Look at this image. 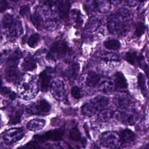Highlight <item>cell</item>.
Returning a JSON list of instances; mask_svg holds the SVG:
<instances>
[{"label": "cell", "instance_id": "obj_5", "mask_svg": "<svg viewBox=\"0 0 149 149\" xmlns=\"http://www.w3.org/2000/svg\"><path fill=\"white\" fill-rule=\"evenodd\" d=\"M65 133V129L63 127L49 131L42 134L36 135L34 137V139L39 143H42L48 140L57 141L62 139Z\"/></svg>", "mask_w": 149, "mask_h": 149}, {"label": "cell", "instance_id": "obj_30", "mask_svg": "<svg viewBox=\"0 0 149 149\" xmlns=\"http://www.w3.org/2000/svg\"><path fill=\"white\" fill-rule=\"evenodd\" d=\"M40 40V35L37 33H35L31 35L29 38L28 44L32 48H35L39 46Z\"/></svg>", "mask_w": 149, "mask_h": 149}, {"label": "cell", "instance_id": "obj_41", "mask_svg": "<svg viewBox=\"0 0 149 149\" xmlns=\"http://www.w3.org/2000/svg\"><path fill=\"white\" fill-rule=\"evenodd\" d=\"M8 4L6 1H5L1 0V12L3 13L4 11L6 10L8 8Z\"/></svg>", "mask_w": 149, "mask_h": 149}, {"label": "cell", "instance_id": "obj_12", "mask_svg": "<svg viewBox=\"0 0 149 149\" xmlns=\"http://www.w3.org/2000/svg\"><path fill=\"white\" fill-rule=\"evenodd\" d=\"M88 103L92 110L95 113L97 111H101L105 109L109 104V99L105 97L99 95L91 99Z\"/></svg>", "mask_w": 149, "mask_h": 149}, {"label": "cell", "instance_id": "obj_42", "mask_svg": "<svg viewBox=\"0 0 149 149\" xmlns=\"http://www.w3.org/2000/svg\"><path fill=\"white\" fill-rule=\"evenodd\" d=\"M125 2H127V5L130 7H133L136 6L138 4L139 1H125Z\"/></svg>", "mask_w": 149, "mask_h": 149}, {"label": "cell", "instance_id": "obj_22", "mask_svg": "<svg viewBox=\"0 0 149 149\" xmlns=\"http://www.w3.org/2000/svg\"><path fill=\"white\" fill-rule=\"evenodd\" d=\"M37 67L35 60L31 57H26L23 59L20 64L21 69L23 71H32Z\"/></svg>", "mask_w": 149, "mask_h": 149}, {"label": "cell", "instance_id": "obj_4", "mask_svg": "<svg viewBox=\"0 0 149 149\" xmlns=\"http://www.w3.org/2000/svg\"><path fill=\"white\" fill-rule=\"evenodd\" d=\"M51 108V105L48 102L42 99L28 105L26 111L32 115L45 116L49 113Z\"/></svg>", "mask_w": 149, "mask_h": 149}, {"label": "cell", "instance_id": "obj_14", "mask_svg": "<svg viewBox=\"0 0 149 149\" xmlns=\"http://www.w3.org/2000/svg\"><path fill=\"white\" fill-rule=\"evenodd\" d=\"M115 105L120 109H126L129 107L131 102L130 97L125 92H121L118 93L114 98Z\"/></svg>", "mask_w": 149, "mask_h": 149}, {"label": "cell", "instance_id": "obj_1", "mask_svg": "<svg viewBox=\"0 0 149 149\" xmlns=\"http://www.w3.org/2000/svg\"><path fill=\"white\" fill-rule=\"evenodd\" d=\"M131 13L126 8H120L108 18L107 27L112 34L125 36L130 30Z\"/></svg>", "mask_w": 149, "mask_h": 149}, {"label": "cell", "instance_id": "obj_29", "mask_svg": "<svg viewBox=\"0 0 149 149\" xmlns=\"http://www.w3.org/2000/svg\"><path fill=\"white\" fill-rule=\"evenodd\" d=\"M138 84L142 94L144 96H146L147 95V89L146 83V78L144 75L142 73H139L138 76Z\"/></svg>", "mask_w": 149, "mask_h": 149}, {"label": "cell", "instance_id": "obj_37", "mask_svg": "<svg viewBox=\"0 0 149 149\" xmlns=\"http://www.w3.org/2000/svg\"><path fill=\"white\" fill-rule=\"evenodd\" d=\"M39 143H40L38 141L33 139L24 145L21 146L18 149H40V145Z\"/></svg>", "mask_w": 149, "mask_h": 149}, {"label": "cell", "instance_id": "obj_25", "mask_svg": "<svg viewBox=\"0 0 149 149\" xmlns=\"http://www.w3.org/2000/svg\"><path fill=\"white\" fill-rule=\"evenodd\" d=\"M97 11L102 13H108L111 9V4L109 1H95Z\"/></svg>", "mask_w": 149, "mask_h": 149}, {"label": "cell", "instance_id": "obj_31", "mask_svg": "<svg viewBox=\"0 0 149 149\" xmlns=\"http://www.w3.org/2000/svg\"><path fill=\"white\" fill-rule=\"evenodd\" d=\"M137 62L139 68L143 70L146 77L149 79V66L142 55H139L138 56Z\"/></svg>", "mask_w": 149, "mask_h": 149}, {"label": "cell", "instance_id": "obj_16", "mask_svg": "<svg viewBox=\"0 0 149 149\" xmlns=\"http://www.w3.org/2000/svg\"><path fill=\"white\" fill-rule=\"evenodd\" d=\"M20 72L17 67H8L4 73L5 79L8 82H16L19 77Z\"/></svg>", "mask_w": 149, "mask_h": 149}, {"label": "cell", "instance_id": "obj_36", "mask_svg": "<svg viewBox=\"0 0 149 149\" xmlns=\"http://www.w3.org/2000/svg\"><path fill=\"white\" fill-rule=\"evenodd\" d=\"M146 30V26L142 22H138L136 24L135 35L136 37H140L144 34Z\"/></svg>", "mask_w": 149, "mask_h": 149}, {"label": "cell", "instance_id": "obj_34", "mask_svg": "<svg viewBox=\"0 0 149 149\" xmlns=\"http://www.w3.org/2000/svg\"><path fill=\"white\" fill-rule=\"evenodd\" d=\"M1 95L10 100H13L16 98V94L7 87L1 88Z\"/></svg>", "mask_w": 149, "mask_h": 149}, {"label": "cell", "instance_id": "obj_19", "mask_svg": "<svg viewBox=\"0 0 149 149\" xmlns=\"http://www.w3.org/2000/svg\"><path fill=\"white\" fill-rule=\"evenodd\" d=\"M45 119L35 118L30 120L27 124V128L29 130L33 132L38 131L43 129L46 125Z\"/></svg>", "mask_w": 149, "mask_h": 149}, {"label": "cell", "instance_id": "obj_2", "mask_svg": "<svg viewBox=\"0 0 149 149\" xmlns=\"http://www.w3.org/2000/svg\"><path fill=\"white\" fill-rule=\"evenodd\" d=\"M39 89V84L34 76L26 74L20 78L17 91L22 99L25 100L33 99L37 95Z\"/></svg>", "mask_w": 149, "mask_h": 149}, {"label": "cell", "instance_id": "obj_26", "mask_svg": "<svg viewBox=\"0 0 149 149\" xmlns=\"http://www.w3.org/2000/svg\"><path fill=\"white\" fill-rule=\"evenodd\" d=\"M23 113V109L21 107L15 109L12 113L10 118V123L12 125H15L18 123L21 119V117Z\"/></svg>", "mask_w": 149, "mask_h": 149}, {"label": "cell", "instance_id": "obj_18", "mask_svg": "<svg viewBox=\"0 0 149 149\" xmlns=\"http://www.w3.org/2000/svg\"><path fill=\"white\" fill-rule=\"evenodd\" d=\"M84 77V82L86 86L90 88H95L99 83L101 77L95 72L91 71L89 72L86 76Z\"/></svg>", "mask_w": 149, "mask_h": 149}, {"label": "cell", "instance_id": "obj_21", "mask_svg": "<svg viewBox=\"0 0 149 149\" xmlns=\"http://www.w3.org/2000/svg\"><path fill=\"white\" fill-rule=\"evenodd\" d=\"M101 25V20L98 17L93 16L90 18L86 24L85 30L88 33H92L96 31Z\"/></svg>", "mask_w": 149, "mask_h": 149}, {"label": "cell", "instance_id": "obj_28", "mask_svg": "<svg viewBox=\"0 0 149 149\" xmlns=\"http://www.w3.org/2000/svg\"><path fill=\"white\" fill-rule=\"evenodd\" d=\"M114 112L109 109H104L100 111L97 118L98 120L102 122H106L113 118Z\"/></svg>", "mask_w": 149, "mask_h": 149}, {"label": "cell", "instance_id": "obj_40", "mask_svg": "<svg viewBox=\"0 0 149 149\" xmlns=\"http://www.w3.org/2000/svg\"><path fill=\"white\" fill-rule=\"evenodd\" d=\"M29 12H30V8L28 6H23L21 7L19 10V13L22 16H26L29 14Z\"/></svg>", "mask_w": 149, "mask_h": 149}, {"label": "cell", "instance_id": "obj_35", "mask_svg": "<svg viewBox=\"0 0 149 149\" xmlns=\"http://www.w3.org/2000/svg\"><path fill=\"white\" fill-rule=\"evenodd\" d=\"M71 15L75 22L79 26H82L84 22L83 18L81 13L78 10H73L71 11Z\"/></svg>", "mask_w": 149, "mask_h": 149}, {"label": "cell", "instance_id": "obj_27", "mask_svg": "<svg viewBox=\"0 0 149 149\" xmlns=\"http://www.w3.org/2000/svg\"><path fill=\"white\" fill-rule=\"evenodd\" d=\"M104 46L109 50H118L121 47V43L118 40L116 39H110L105 41L104 42Z\"/></svg>", "mask_w": 149, "mask_h": 149}, {"label": "cell", "instance_id": "obj_9", "mask_svg": "<svg viewBox=\"0 0 149 149\" xmlns=\"http://www.w3.org/2000/svg\"><path fill=\"white\" fill-rule=\"evenodd\" d=\"M120 136L115 132L108 131L102 134L100 138L101 144L107 148H115L120 142Z\"/></svg>", "mask_w": 149, "mask_h": 149}, {"label": "cell", "instance_id": "obj_11", "mask_svg": "<svg viewBox=\"0 0 149 149\" xmlns=\"http://www.w3.org/2000/svg\"><path fill=\"white\" fill-rule=\"evenodd\" d=\"M45 4L50 7L54 6H56L61 18H66L68 17L70 8V3L68 1H45Z\"/></svg>", "mask_w": 149, "mask_h": 149}, {"label": "cell", "instance_id": "obj_44", "mask_svg": "<svg viewBox=\"0 0 149 149\" xmlns=\"http://www.w3.org/2000/svg\"><path fill=\"white\" fill-rule=\"evenodd\" d=\"M109 1L111 4L115 5H118V4H120L122 2V1Z\"/></svg>", "mask_w": 149, "mask_h": 149}, {"label": "cell", "instance_id": "obj_3", "mask_svg": "<svg viewBox=\"0 0 149 149\" xmlns=\"http://www.w3.org/2000/svg\"><path fill=\"white\" fill-rule=\"evenodd\" d=\"M2 25L3 29L11 40L18 38L23 33L21 21L11 14H6L4 15Z\"/></svg>", "mask_w": 149, "mask_h": 149}, {"label": "cell", "instance_id": "obj_8", "mask_svg": "<svg viewBox=\"0 0 149 149\" xmlns=\"http://www.w3.org/2000/svg\"><path fill=\"white\" fill-rule=\"evenodd\" d=\"M25 134V131L22 128H11L3 132V139L7 144H13L21 140Z\"/></svg>", "mask_w": 149, "mask_h": 149}, {"label": "cell", "instance_id": "obj_24", "mask_svg": "<svg viewBox=\"0 0 149 149\" xmlns=\"http://www.w3.org/2000/svg\"><path fill=\"white\" fill-rule=\"evenodd\" d=\"M21 57V53L19 50H16L7 59L8 67H17Z\"/></svg>", "mask_w": 149, "mask_h": 149}, {"label": "cell", "instance_id": "obj_10", "mask_svg": "<svg viewBox=\"0 0 149 149\" xmlns=\"http://www.w3.org/2000/svg\"><path fill=\"white\" fill-rule=\"evenodd\" d=\"M68 50V48L67 44L63 41H58L55 42L50 50V54L56 59H61L64 57L67 54Z\"/></svg>", "mask_w": 149, "mask_h": 149}, {"label": "cell", "instance_id": "obj_32", "mask_svg": "<svg viewBox=\"0 0 149 149\" xmlns=\"http://www.w3.org/2000/svg\"><path fill=\"white\" fill-rule=\"evenodd\" d=\"M79 70V65L77 63H73L68 67L65 72V74L68 78H73L77 75Z\"/></svg>", "mask_w": 149, "mask_h": 149}, {"label": "cell", "instance_id": "obj_7", "mask_svg": "<svg viewBox=\"0 0 149 149\" xmlns=\"http://www.w3.org/2000/svg\"><path fill=\"white\" fill-rule=\"evenodd\" d=\"M121 61L120 56L113 52H105L101 57L100 67L102 69H112L119 65Z\"/></svg>", "mask_w": 149, "mask_h": 149}, {"label": "cell", "instance_id": "obj_15", "mask_svg": "<svg viewBox=\"0 0 149 149\" xmlns=\"http://www.w3.org/2000/svg\"><path fill=\"white\" fill-rule=\"evenodd\" d=\"M139 119L138 114L132 110H126L121 112L120 120L124 124L131 125L135 124Z\"/></svg>", "mask_w": 149, "mask_h": 149}, {"label": "cell", "instance_id": "obj_33", "mask_svg": "<svg viewBox=\"0 0 149 149\" xmlns=\"http://www.w3.org/2000/svg\"><path fill=\"white\" fill-rule=\"evenodd\" d=\"M138 56L135 51H129L125 54V59L130 64L134 65L137 62Z\"/></svg>", "mask_w": 149, "mask_h": 149}, {"label": "cell", "instance_id": "obj_13", "mask_svg": "<svg viewBox=\"0 0 149 149\" xmlns=\"http://www.w3.org/2000/svg\"><path fill=\"white\" fill-rule=\"evenodd\" d=\"M120 136V143L124 148H130L135 143L136 136L135 134L130 130H124L121 132Z\"/></svg>", "mask_w": 149, "mask_h": 149}, {"label": "cell", "instance_id": "obj_43", "mask_svg": "<svg viewBox=\"0 0 149 149\" xmlns=\"http://www.w3.org/2000/svg\"><path fill=\"white\" fill-rule=\"evenodd\" d=\"M49 149H64L61 146L58 144H53L49 147Z\"/></svg>", "mask_w": 149, "mask_h": 149}, {"label": "cell", "instance_id": "obj_38", "mask_svg": "<svg viewBox=\"0 0 149 149\" xmlns=\"http://www.w3.org/2000/svg\"><path fill=\"white\" fill-rule=\"evenodd\" d=\"M70 137L73 141H77L81 140V134L78 128L74 127L70 130Z\"/></svg>", "mask_w": 149, "mask_h": 149}, {"label": "cell", "instance_id": "obj_6", "mask_svg": "<svg viewBox=\"0 0 149 149\" xmlns=\"http://www.w3.org/2000/svg\"><path fill=\"white\" fill-rule=\"evenodd\" d=\"M50 90L53 97L58 101H63L66 97L64 83L59 78L54 79L50 84Z\"/></svg>", "mask_w": 149, "mask_h": 149}, {"label": "cell", "instance_id": "obj_17", "mask_svg": "<svg viewBox=\"0 0 149 149\" xmlns=\"http://www.w3.org/2000/svg\"><path fill=\"white\" fill-rule=\"evenodd\" d=\"M52 77L49 72L44 71L41 73L39 77V83L41 90L43 92H46L50 88V81Z\"/></svg>", "mask_w": 149, "mask_h": 149}, {"label": "cell", "instance_id": "obj_20", "mask_svg": "<svg viewBox=\"0 0 149 149\" xmlns=\"http://www.w3.org/2000/svg\"><path fill=\"white\" fill-rule=\"evenodd\" d=\"M114 83L115 89L124 90L128 87V84L124 75L120 72H117L115 74Z\"/></svg>", "mask_w": 149, "mask_h": 149}, {"label": "cell", "instance_id": "obj_39", "mask_svg": "<svg viewBox=\"0 0 149 149\" xmlns=\"http://www.w3.org/2000/svg\"><path fill=\"white\" fill-rule=\"evenodd\" d=\"M71 95L74 99H80L81 97L82 94L80 88L76 86L73 87L71 89Z\"/></svg>", "mask_w": 149, "mask_h": 149}, {"label": "cell", "instance_id": "obj_23", "mask_svg": "<svg viewBox=\"0 0 149 149\" xmlns=\"http://www.w3.org/2000/svg\"><path fill=\"white\" fill-rule=\"evenodd\" d=\"M98 88L100 91L104 94H110L115 89V85L111 80H105L99 84Z\"/></svg>", "mask_w": 149, "mask_h": 149}]
</instances>
